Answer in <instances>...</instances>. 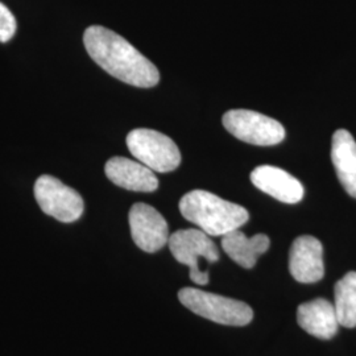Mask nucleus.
I'll list each match as a JSON object with an SVG mask.
<instances>
[{
  "mask_svg": "<svg viewBox=\"0 0 356 356\" xmlns=\"http://www.w3.org/2000/svg\"><path fill=\"white\" fill-rule=\"evenodd\" d=\"M297 322L307 334L323 341L334 338L339 329L335 306L325 298H316L298 306Z\"/></svg>",
  "mask_w": 356,
  "mask_h": 356,
  "instance_id": "nucleus-12",
  "label": "nucleus"
},
{
  "mask_svg": "<svg viewBox=\"0 0 356 356\" xmlns=\"http://www.w3.org/2000/svg\"><path fill=\"white\" fill-rule=\"evenodd\" d=\"M83 42L90 57L116 79L141 89L159 83L157 67L114 31L101 26H89Z\"/></svg>",
  "mask_w": 356,
  "mask_h": 356,
  "instance_id": "nucleus-1",
  "label": "nucleus"
},
{
  "mask_svg": "<svg viewBox=\"0 0 356 356\" xmlns=\"http://www.w3.org/2000/svg\"><path fill=\"white\" fill-rule=\"evenodd\" d=\"M178 300L194 314L226 326H245L254 318V312L243 301L223 297L195 288H184Z\"/></svg>",
  "mask_w": 356,
  "mask_h": 356,
  "instance_id": "nucleus-3",
  "label": "nucleus"
},
{
  "mask_svg": "<svg viewBox=\"0 0 356 356\" xmlns=\"http://www.w3.org/2000/svg\"><path fill=\"white\" fill-rule=\"evenodd\" d=\"M331 160L344 191L356 198V141L348 131H335L331 143Z\"/></svg>",
  "mask_w": 356,
  "mask_h": 356,
  "instance_id": "nucleus-13",
  "label": "nucleus"
},
{
  "mask_svg": "<svg viewBox=\"0 0 356 356\" xmlns=\"http://www.w3.org/2000/svg\"><path fill=\"white\" fill-rule=\"evenodd\" d=\"M269 238L264 234H257L248 238L241 229H234L222 236L223 251L229 259L245 269L256 266L259 256L266 254L269 248Z\"/></svg>",
  "mask_w": 356,
  "mask_h": 356,
  "instance_id": "nucleus-14",
  "label": "nucleus"
},
{
  "mask_svg": "<svg viewBox=\"0 0 356 356\" xmlns=\"http://www.w3.org/2000/svg\"><path fill=\"white\" fill-rule=\"evenodd\" d=\"M127 147L138 161L157 173L173 172L181 164V152L176 143L154 129L138 128L131 131Z\"/></svg>",
  "mask_w": 356,
  "mask_h": 356,
  "instance_id": "nucleus-4",
  "label": "nucleus"
},
{
  "mask_svg": "<svg viewBox=\"0 0 356 356\" xmlns=\"http://www.w3.org/2000/svg\"><path fill=\"white\" fill-rule=\"evenodd\" d=\"M129 229L135 244L145 252H157L169 242L164 216L147 204H135L129 210Z\"/></svg>",
  "mask_w": 356,
  "mask_h": 356,
  "instance_id": "nucleus-8",
  "label": "nucleus"
},
{
  "mask_svg": "<svg viewBox=\"0 0 356 356\" xmlns=\"http://www.w3.org/2000/svg\"><path fill=\"white\" fill-rule=\"evenodd\" d=\"M334 298L339 325L347 329L356 327V272H348L335 284Z\"/></svg>",
  "mask_w": 356,
  "mask_h": 356,
  "instance_id": "nucleus-15",
  "label": "nucleus"
},
{
  "mask_svg": "<svg viewBox=\"0 0 356 356\" xmlns=\"http://www.w3.org/2000/svg\"><path fill=\"white\" fill-rule=\"evenodd\" d=\"M223 126L236 139L254 145H276L285 139L280 122L251 110H229L223 115Z\"/></svg>",
  "mask_w": 356,
  "mask_h": 356,
  "instance_id": "nucleus-6",
  "label": "nucleus"
},
{
  "mask_svg": "<svg viewBox=\"0 0 356 356\" xmlns=\"http://www.w3.org/2000/svg\"><path fill=\"white\" fill-rule=\"evenodd\" d=\"M17 29V23L13 13L0 3V42H7L13 38Z\"/></svg>",
  "mask_w": 356,
  "mask_h": 356,
  "instance_id": "nucleus-16",
  "label": "nucleus"
},
{
  "mask_svg": "<svg viewBox=\"0 0 356 356\" xmlns=\"http://www.w3.org/2000/svg\"><path fill=\"white\" fill-rule=\"evenodd\" d=\"M104 172L113 184L127 191L152 193L159 188V179L152 169L127 157L110 159Z\"/></svg>",
  "mask_w": 356,
  "mask_h": 356,
  "instance_id": "nucleus-11",
  "label": "nucleus"
},
{
  "mask_svg": "<svg viewBox=\"0 0 356 356\" xmlns=\"http://www.w3.org/2000/svg\"><path fill=\"white\" fill-rule=\"evenodd\" d=\"M168 244L178 263L191 269V280L197 285H206L209 282V273L200 267L201 259L207 263L219 260V251L211 236L202 229H178L169 236Z\"/></svg>",
  "mask_w": 356,
  "mask_h": 356,
  "instance_id": "nucleus-5",
  "label": "nucleus"
},
{
  "mask_svg": "<svg viewBox=\"0 0 356 356\" xmlns=\"http://www.w3.org/2000/svg\"><path fill=\"white\" fill-rule=\"evenodd\" d=\"M251 181L257 189L284 204H298L305 194L302 184L277 166H257L251 173Z\"/></svg>",
  "mask_w": 356,
  "mask_h": 356,
  "instance_id": "nucleus-10",
  "label": "nucleus"
},
{
  "mask_svg": "<svg viewBox=\"0 0 356 356\" xmlns=\"http://www.w3.org/2000/svg\"><path fill=\"white\" fill-rule=\"evenodd\" d=\"M289 270L293 279L302 284L322 280L325 276L322 243L310 235L298 236L291 247Z\"/></svg>",
  "mask_w": 356,
  "mask_h": 356,
  "instance_id": "nucleus-9",
  "label": "nucleus"
},
{
  "mask_svg": "<svg viewBox=\"0 0 356 356\" xmlns=\"http://www.w3.org/2000/svg\"><path fill=\"white\" fill-rule=\"evenodd\" d=\"M182 216L210 236H223L241 229L250 219L241 204H232L206 191H191L179 201Z\"/></svg>",
  "mask_w": 356,
  "mask_h": 356,
  "instance_id": "nucleus-2",
  "label": "nucleus"
},
{
  "mask_svg": "<svg viewBox=\"0 0 356 356\" xmlns=\"http://www.w3.org/2000/svg\"><path fill=\"white\" fill-rule=\"evenodd\" d=\"M35 198L40 209L63 223L78 220L85 210V204L78 191L66 186L58 178L44 175L35 184Z\"/></svg>",
  "mask_w": 356,
  "mask_h": 356,
  "instance_id": "nucleus-7",
  "label": "nucleus"
}]
</instances>
